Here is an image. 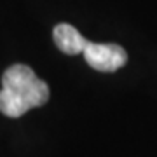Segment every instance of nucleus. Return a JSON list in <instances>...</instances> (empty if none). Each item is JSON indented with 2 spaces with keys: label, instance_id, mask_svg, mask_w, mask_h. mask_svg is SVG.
Returning <instances> with one entry per match:
<instances>
[{
  "label": "nucleus",
  "instance_id": "f257e3e1",
  "mask_svg": "<svg viewBox=\"0 0 157 157\" xmlns=\"http://www.w3.org/2000/svg\"><path fill=\"white\" fill-rule=\"evenodd\" d=\"M49 100V87L26 65H12L2 75L0 112L7 117H21Z\"/></svg>",
  "mask_w": 157,
  "mask_h": 157
},
{
  "label": "nucleus",
  "instance_id": "f03ea898",
  "mask_svg": "<svg viewBox=\"0 0 157 157\" xmlns=\"http://www.w3.org/2000/svg\"><path fill=\"white\" fill-rule=\"evenodd\" d=\"M82 54L87 65L98 72H115L128 63V52L117 44L87 42Z\"/></svg>",
  "mask_w": 157,
  "mask_h": 157
},
{
  "label": "nucleus",
  "instance_id": "7ed1b4c3",
  "mask_svg": "<svg viewBox=\"0 0 157 157\" xmlns=\"http://www.w3.org/2000/svg\"><path fill=\"white\" fill-rule=\"evenodd\" d=\"M52 37H54V44L58 45V49L65 54H72V56L84 52L86 45L89 42L78 33L77 28H73L68 23H59L58 26H54Z\"/></svg>",
  "mask_w": 157,
  "mask_h": 157
}]
</instances>
